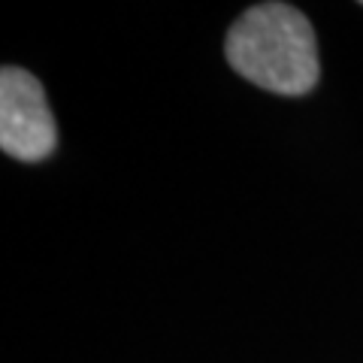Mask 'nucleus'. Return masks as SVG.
Segmentation results:
<instances>
[{"label":"nucleus","instance_id":"obj_1","mask_svg":"<svg viewBox=\"0 0 363 363\" xmlns=\"http://www.w3.org/2000/svg\"><path fill=\"white\" fill-rule=\"evenodd\" d=\"M224 55L242 79L285 97L309 94L321 76L312 21L279 0L245 9L227 30Z\"/></svg>","mask_w":363,"mask_h":363},{"label":"nucleus","instance_id":"obj_2","mask_svg":"<svg viewBox=\"0 0 363 363\" xmlns=\"http://www.w3.org/2000/svg\"><path fill=\"white\" fill-rule=\"evenodd\" d=\"M58 145V124L40 79L6 64L0 70V149L16 161L37 164Z\"/></svg>","mask_w":363,"mask_h":363}]
</instances>
